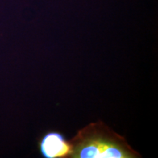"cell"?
Listing matches in <instances>:
<instances>
[{
    "label": "cell",
    "instance_id": "6da1fadb",
    "mask_svg": "<svg viewBox=\"0 0 158 158\" xmlns=\"http://www.w3.org/2000/svg\"><path fill=\"white\" fill-rule=\"evenodd\" d=\"M70 143L71 158L141 157L123 136L101 121L81 129Z\"/></svg>",
    "mask_w": 158,
    "mask_h": 158
},
{
    "label": "cell",
    "instance_id": "7a4b0ae2",
    "mask_svg": "<svg viewBox=\"0 0 158 158\" xmlns=\"http://www.w3.org/2000/svg\"><path fill=\"white\" fill-rule=\"evenodd\" d=\"M40 154L45 158L69 157L70 153V143L62 133L51 131L45 134L39 142Z\"/></svg>",
    "mask_w": 158,
    "mask_h": 158
}]
</instances>
